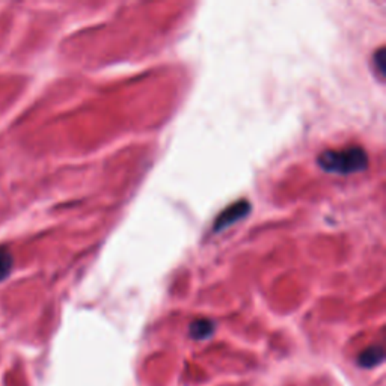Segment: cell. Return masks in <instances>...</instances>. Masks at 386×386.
<instances>
[{"mask_svg": "<svg viewBox=\"0 0 386 386\" xmlns=\"http://www.w3.org/2000/svg\"><path fill=\"white\" fill-rule=\"evenodd\" d=\"M385 359V350L382 345H372L358 356V365L362 368H374L380 365Z\"/></svg>", "mask_w": 386, "mask_h": 386, "instance_id": "cell-3", "label": "cell"}, {"mask_svg": "<svg viewBox=\"0 0 386 386\" xmlns=\"http://www.w3.org/2000/svg\"><path fill=\"white\" fill-rule=\"evenodd\" d=\"M383 56H385V50H383V47L379 48V50L376 52L374 54V63H376V67H377V74H380V76H385V67H383Z\"/></svg>", "mask_w": 386, "mask_h": 386, "instance_id": "cell-6", "label": "cell"}, {"mask_svg": "<svg viewBox=\"0 0 386 386\" xmlns=\"http://www.w3.org/2000/svg\"><path fill=\"white\" fill-rule=\"evenodd\" d=\"M317 165L326 172L349 175L365 171L368 167V156L360 147L327 150L318 156Z\"/></svg>", "mask_w": 386, "mask_h": 386, "instance_id": "cell-1", "label": "cell"}, {"mask_svg": "<svg viewBox=\"0 0 386 386\" xmlns=\"http://www.w3.org/2000/svg\"><path fill=\"white\" fill-rule=\"evenodd\" d=\"M249 213H251V204H249L247 201H240L237 204H232L231 207L227 208V210H223L219 216H217V219L213 225V231L219 232L225 228H228L231 225H234L236 222L243 219V217L247 216Z\"/></svg>", "mask_w": 386, "mask_h": 386, "instance_id": "cell-2", "label": "cell"}, {"mask_svg": "<svg viewBox=\"0 0 386 386\" xmlns=\"http://www.w3.org/2000/svg\"><path fill=\"white\" fill-rule=\"evenodd\" d=\"M12 264L14 260L10 251H6L5 247H0V281H3L10 276V273L12 270Z\"/></svg>", "mask_w": 386, "mask_h": 386, "instance_id": "cell-5", "label": "cell"}, {"mask_svg": "<svg viewBox=\"0 0 386 386\" xmlns=\"http://www.w3.org/2000/svg\"><path fill=\"white\" fill-rule=\"evenodd\" d=\"M216 331V325L214 321L208 320V318H198L195 321H192L189 326V334L192 338L201 341V340H207L210 338Z\"/></svg>", "mask_w": 386, "mask_h": 386, "instance_id": "cell-4", "label": "cell"}]
</instances>
